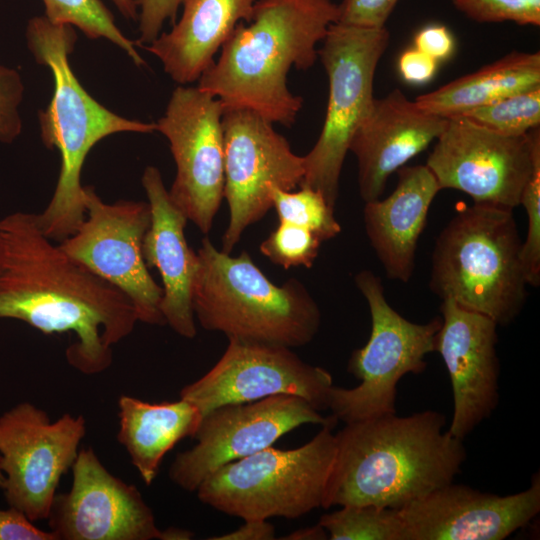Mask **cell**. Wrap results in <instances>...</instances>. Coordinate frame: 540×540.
<instances>
[{
    "label": "cell",
    "mask_w": 540,
    "mask_h": 540,
    "mask_svg": "<svg viewBox=\"0 0 540 540\" xmlns=\"http://www.w3.org/2000/svg\"><path fill=\"white\" fill-rule=\"evenodd\" d=\"M194 534L183 528L169 527L163 530V540H189Z\"/></svg>",
    "instance_id": "cell-42"
},
{
    "label": "cell",
    "mask_w": 540,
    "mask_h": 540,
    "mask_svg": "<svg viewBox=\"0 0 540 540\" xmlns=\"http://www.w3.org/2000/svg\"><path fill=\"white\" fill-rule=\"evenodd\" d=\"M272 208L279 222H287L303 227L322 242L337 236L341 227L332 208L320 191L300 186L298 191H285L276 186L270 189Z\"/></svg>",
    "instance_id": "cell-28"
},
{
    "label": "cell",
    "mask_w": 540,
    "mask_h": 540,
    "mask_svg": "<svg viewBox=\"0 0 540 540\" xmlns=\"http://www.w3.org/2000/svg\"><path fill=\"white\" fill-rule=\"evenodd\" d=\"M184 0H135L139 8V38L136 45L147 46L159 35L167 20H174Z\"/></svg>",
    "instance_id": "cell-35"
},
{
    "label": "cell",
    "mask_w": 540,
    "mask_h": 540,
    "mask_svg": "<svg viewBox=\"0 0 540 540\" xmlns=\"http://www.w3.org/2000/svg\"><path fill=\"white\" fill-rule=\"evenodd\" d=\"M446 122L447 118L421 109L399 89L375 98L349 145L357 159L362 200L379 199L389 176L436 140Z\"/></svg>",
    "instance_id": "cell-20"
},
{
    "label": "cell",
    "mask_w": 540,
    "mask_h": 540,
    "mask_svg": "<svg viewBox=\"0 0 540 540\" xmlns=\"http://www.w3.org/2000/svg\"><path fill=\"white\" fill-rule=\"evenodd\" d=\"M0 540H58L52 531L39 529L25 514L9 507L0 509Z\"/></svg>",
    "instance_id": "cell-36"
},
{
    "label": "cell",
    "mask_w": 540,
    "mask_h": 540,
    "mask_svg": "<svg viewBox=\"0 0 540 540\" xmlns=\"http://www.w3.org/2000/svg\"><path fill=\"white\" fill-rule=\"evenodd\" d=\"M23 92L20 74L0 65V142L11 143L22 131L19 105Z\"/></svg>",
    "instance_id": "cell-33"
},
{
    "label": "cell",
    "mask_w": 540,
    "mask_h": 540,
    "mask_svg": "<svg viewBox=\"0 0 540 540\" xmlns=\"http://www.w3.org/2000/svg\"><path fill=\"white\" fill-rule=\"evenodd\" d=\"M85 218L59 246L90 271L121 290L133 303L138 321L165 325L163 296L143 257L150 225L148 202H104L94 188L84 187Z\"/></svg>",
    "instance_id": "cell-13"
},
{
    "label": "cell",
    "mask_w": 540,
    "mask_h": 540,
    "mask_svg": "<svg viewBox=\"0 0 540 540\" xmlns=\"http://www.w3.org/2000/svg\"><path fill=\"white\" fill-rule=\"evenodd\" d=\"M257 0H184L180 20L145 49L178 84L198 81L238 23L249 22Z\"/></svg>",
    "instance_id": "cell-23"
},
{
    "label": "cell",
    "mask_w": 540,
    "mask_h": 540,
    "mask_svg": "<svg viewBox=\"0 0 540 540\" xmlns=\"http://www.w3.org/2000/svg\"><path fill=\"white\" fill-rule=\"evenodd\" d=\"M334 426L304 445L265 448L216 470L197 488L198 499L243 520L296 519L322 507L336 453Z\"/></svg>",
    "instance_id": "cell-7"
},
{
    "label": "cell",
    "mask_w": 540,
    "mask_h": 540,
    "mask_svg": "<svg viewBox=\"0 0 540 540\" xmlns=\"http://www.w3.org/2000/svg\"><path fill=\"white\" fill-rule=\"evenodd\" d=\"M445 416L426 410L345 424L322 507L375 505L399 509L453 482L466 460L462 439L444 430Z\"/></svg>",
    "instance_id": "cell-2"
},
{
    "label": "cell",
    "mask_w": 540,
    "mask_h": 540,
    "mask_svg": "<svg viewBox=\"0 0 540 540\" xmlns=\"http://www.w3.org/2000/svg\"><path fill=\"white\" fill-rule=\"evenodd\" d=\"M520 205L525 208L528 228L521 245V260L528 285L540 284V157L523 189Z\"/></svg>",
    "instance_id": "cell-31"
},
{
    "label": "cell",
    "mask_w": 540,
    "mask_h": 540,
    "mask_svg": "<svg viewBox=\"0 0 540 540\" xmlns=\"http://www.w3.org/2000/svg\"><path fill=\"white\" fill-rule=\"evenodd\" d=\"M333 384L324 368L303 361L291 348L229 340L218 362L180 391L202 417L229 404L275 395L303 398L318 411L328 409Z\"/></svg>",
    "instance_id": "cell-16"
},
{
    "label": "cell",
    "mask_w": 540,
    "mask_h": 540,
    "mask_svg": "<svg viewBox=\"0 0 540 540\" xmlns=\"http://www.w3.org/2000/svg\"><path fill=\"white\" fill-rule=\"evenodd\" d=\"M337 422L333 415L325 417L293 395L224 405L202 417L193 436L197 443L176 456L169 477L183 490L194 492L219 468L272 446L299 426H335Z\"/></svg>",
    "instance_id": "cell-15"
},
{
    "label": "cell",
    "mask_w": 540,
    "mask_h": 540,
    "mask_svg": "<svg viewBox=\"0 0 540 540\" xmlns=\"http://www.w3.org/2000/svg\"><path fill=\"white\" fill-rule=\"evenodd\" d=\"M400 0H342L337 23L381 29Z\"/></svg>",
    "instance_id": "cell-34"
},
{
    "label": "cell",
    "mask_w": 540,
    "mask_h": 540,
    "mask_svg": "<svg viewBox=\"0 0 540 540\" xmlns=\"http://www.w3.org/2000/svg\"><path fill=\"white\" fill-rule=\"evenodd\" d=\"M3 256H4V245H3L2 237L0 235V269H1V266H2V262H3Z\"/></svg>",
    "instance_id": "cell-43"
},
{
    "label": "cell",
    "mask_w": 540,
    "mask_h": 540,
    "mask_svg": "<svg viewBox=\"0 0 540 540\" xmlns=\"http://www.w3.org/2000/svg\"><path fill=\"white\" fill-rule=\"evenodd\" d=\"M456 117L508 136H520L540 125V86L468 110Z\"/></svg>",
    "instance_id": "cell-29"
},
{
    "label": "cell",
    "mask_w": 540,
    "mask_h": 540,
    "mask_svg": "<svg viewBox=\"0 0 540 540\" xmlns=\"http://www.w3.org/2000/svg\"><path fill=\"white\" fill-rule=\"evenodd\" d=\"M389 39L385 27L334 23L318 50L329 81L328 103L321 133L304 156L305 174L300 186L320 191L334 209L343 163L356 129L374 102L375 72Z\"/></svg>",
    "instance_id": "cell-9"
},
{
    "label": "cell",
    "mask_w": 540,
    "mask_h": 540,
    "mask_svg": "<svg viewBox=\"0 0 540 540\" xmlns=\"http://www.w3.org/2000/svg\"><path fill=\"white\" fill-rule=\"evenodd\" d=\"M86 434L82 415L51 422L39 407L22 402L0 416L2 490L9 507L31 521L47 520L63 474L72 468Z\"/></svg>",
    "instance_id": "cell-12"
},
{
    "label": "cell",
    "mask_w": 540,
    "mask_h": 540,
    "mask_svg": "<svg viewBox=\"0 0 540 540\" xmlns=\"http://www.w3.org/2000/svg\"><path fill=\"white\" fill-rule=\"evenodd\" d=\"M45 16L53 23L70 24L88 38H105L121 48L137 66L144 60L136 42L128 39L117 27L114 17L101 0H42Z\"/></svg>",
    "instance_id": "cell-27"
},
{
    "label": "cell",
    "mask_w": 540,
    "mask_h": 540,
    "mask_svg": "<svg viewBox=\"0 0 540 540\" xmlns=\"http://www.w3.org/2000/svg\"><path fill=\"white\" fill-rule=\"evenodd\" d=\"M76 39L70 24L53 23L45 15L28 21L27 46L38 63L49 67L54 78L51 101L39 115L41 137L47 148L58 149L61 158L55 191L44 211L36 215L42 232L60 242L72 235L85 218L81 172L92 147L114 133L157 131L156 123L121 117L88 94L69 64Z\"/></svg>",
    "instance_id": "cell-4"
},
{
    "label": "cell",
    "mask_w": 540,
    "mask_h": 540,
    "mask_svg": "<svg viewBox=\"0 0 540 540\" xmlns=\"http://www.w3.org/2000/svg\"><path fill=\"white\" fill-rule=\"evenodd\" d=\"M72 474L71 489L56 494L47 518L58 540H163L136 486L111 474L92 448L79 450Z\"/></svg>",
    "instance_id": "cell-17"
},
{
    "label": "cell",
    "mask_w": 540,
    "mask_h": 540,
    "mask_svg": "<svg viewBox=\"0 0 540 540\" xmlns=\"http://www.w3.org/2000/svg\"><path fill=\"white\" fill-rule=\"evenodd\" d=\"M521 245L513 210L464 207L435 240L429 287L441 300L507 325L526 301Z\"/></svg>",
    "instance_id": "cell-6"
},
{
    "label": "cell",
    "mask_w": 540,
    "mask_h": 540,
    "mask_svg": "<svg viewBox=\"0 0 540 540\" xmlns=\"http://www.w3.org/2000/svg\"><path fill=\"white\" fill-rule=\"evenodd\" d=\"M118 441L146 485L152 484L164 456L182 439L194 436L202 415L190 401L149 403L122 395L118 401Z\"/></svg>",
    "instance_id": "cell-24"
},
{
    "label": "cell",
    "mask_w": 540,
    "mask_h": 540,
    "mask_svg": "<svg viewBox=\"0 0 540 540\" xmlns=\"http://www.w3.org/2000/svg\"><path fill=\"white\" fill-rule=\"evenodd\" d=\"M453 3L477 22L510 21L519 25H540V0H453Z\"/></svg>",
    "instance_id": "cell-32"
},
{
    "label": "cell",
    "mask_w": 540,
    "mask_h": 540,
    "mask_svg": "<svg viewBox=\"0 0 540 540\" xmlns=\"http://www.w3.org/2000/svg\"><path fill=\"white\" fill-rule=\"evenodd\" d=\"M119 12L128 20L138 19V8L135 0H112Z\"/></svg>",
    "instance_id": "cell-41"
},
{
    "label": "cell",
    "mask_w": 540,
    "mask_h": 540,
    "mask_svg": "<svg viewBox=\"0 0 540 540\" xmlns=\"http://www.w3.org/2000/svg\"><path fill=\"white\" fill-rule=\"evenodd\" d=\"M538 86L540 53L514 51L414 101L429 113L451 118Z\"/></svg>",
    "instance_id": "cell-25"
},
{
    "label": "cell",
    "mask_w": 540,
    "mask_h": 540,
    "mask_svg": "<svg viewBox=\"0 0 540 540\" xmlns=\"http://www.w3.org/2000/svg\"><path fill=\"white\" fill-rule=\"evenodd\" d=\"M330 540H405L398 509L375 505H346L324 514L318 522Z\"/></svg>",
    "instance_id": "cell-26"
},
{
    "label": "cell",
    "mask_w": 540,
    "mask_h": 540,
    "mask_svg": "<svg viewBox=\"0 0 540 540\" xmlns=\"http://www.w3.org/2000/svg\"><path fill=\"white\" fill-rule=\"evenodd\" d=\"M440 311L436 352L445 363L453 391L448 431L464 440L499 402L498 325L450 299L442 300Z\"/></svg>",
    "instance_id": "cell-19"
},
{
    "label": "cell",
    "mask_w": 540,
    "mask_h": 540,
    "mask_svg": "<svg viewBox=\"0 0 540 540\" xmlns=\"http://www.w3.org/2000/svg\"><path fill=\"white\" fill-rule=\"evenodd\" d=\"M245 523L237 529L219 536L209 537V540H273L274 526L263 519L244 520Z\"/></svg>",
    "instance_id": "cell-39"
},
{
    "label": "cell",
    "mask_w": 540,
    "mask_h": 540,
    "mask_svg": "<svg viewBox=\"0 0 540 540\" xmlns=\"http://www.w3.org/2000/svg\"><path fill=\"white\" fill-rule=\"evenodd\" d=\"M284 540H325L328 539L326 530L319 524L311 527L299 528L296 531L281 537Z\"/></svg>",
    "instance_id": "cell-40"
},
{
    "label": "cell",
    "mask_w": 540,
    "mask_h": 540,
    "mask_svg": "<svg viewBox=\"0 0 540 540\" xmlns=\"http://www.w3.org/2000/svg\"><path fill=\"white\" fill-rule=\"evenodd\" d=\"M3 481H4V475H3L2 471H1V468H0V489L2 488Z\"/></svg>",
    "instance_id": "cell-44"
},
{
    "label": "cell",
    "mask_w": 540,
    "mask_h": 540,
    "mask_svg": "<svg viewBox=\"0 0 540 540\" xmlns=\"http://www.w3.org/2000/svg\"><path fill=\"white\" fill-rule=\"evenodd\" d=\"M192 293L202 328L228 340L301 347L321 325V311L306 287L291 278L276 285L243 251L238 257L217 249L208 237L198 252Z\"/></svg>",
    "instance_id": "cell-5"
},
{
    "label": "cell",
    "mask_w": 540,
    "mask_h": 540,
    "mask_svg": "<svg viewBox=\"0 0 540 540\" xmlns=\"http://www.w3.org/2000/svg\"><path fill=\"white\" fill-rule=\"evenodd\" d=\"M0 235V318L44 334L72 332L77 339L66 349L68 363L88 375L106 370L112 346L138 322L131 300L55 245L35 213L6 215Z\"/></svg>",
    "instance_id": "cell-1"
},
{
    "label": "cell",
    "mask_w": 540,
    "mask_h": 540,
    "mask_svg": "<svg viewBox=\"0 0 540 540\" xmlns=\"http://www.w3.org/2000/svg\"><path fill=\"white\" fill-rule=\"evenodd\" d=\"M397 185L385 199L365 202V232L389 279L406 283L415 268L418 240L429 208L441 190L425 165L402 166Z\"/></svg>",
    "instance_id": "cell-22"
},
{
    "label": "cell",
    "mask_w": 540,
    "mask_h": 540,
    "mask_svg": "<svg viewBox=\"0 0 540 540\" xmlns=\"http://www.w3.org/2000/svg\"><path fill=\"white\" fill-rule=\"evenodd\" d=\"M398 68L402 78L411 84L430 81L437 70V61L415 47L399 57Z\"/></svg>",
    "instance_id": "cell-38"
},
{
    "label": "cell",
    "mask_w": 540,
    "mask_h": 540,
    "mask_svg": "<svg viewBox=\"0 0 540 540\" xmlns=\"http://www.w3.org/2000/svg\"><path fill=\"white\" fill-rule=\"evenodd\" d=\"M415 48L429 55L437 62L448 59L455 47L450 30L440 24H431L420 29L414 37Z\"/></svg>",
    "instance_id": "cell-37"
},
{
    "label": "cell",
    "mask_w": 540,
    "mask_h": 540,
    "mask_svg": "<svg viewBox=\"0 0 540 540\" xmlns=\"http://www.w3.org/2000/svg\"><path fill=\"white\" fill-rule=\"evenodd\" d=\"M540 157V129L508 136L464 117L447 118L426 166L440 189L468 194L476 204L513 210Z\"/></svg>",
    "instance_id": "cell-10"
},
{
    "label": "cell",
    "mask_w": 540,
    "mask_h": 540,
    "mask_svg": "<svg viewBox=\"0 0 540 540\" xmlns=\"http://www.w3.org/2000/svg\"><path fill=\"white\" fill-rule=\"evenodd\" d=\"M338 16L333 0H257L248 24L238 23L197 87L224 109H249L290 127L303 98L289 90L288 72L313 66L316 45Z\"/></svg>",
    "instance_id": "cell-3"
},
{
    "label": "cell",
    "mask_w": 540,
    "mask_h": 540,
    "mask_svg": "<svg viewBox=\"0 0 540 540\" xmlns=\"http://www.w3.org/2000/svg\"><path fill=\"white\" fill-rule=\"evenodd\" d=\"M322 240L311 231L287 222L277 227L261 243L260 251L272 263L284 269L296 266L312 267Z\"/></svg>",
    "instance_id": "cell-30"
},
{
    "label": "cell",
    "mask_w": 540,
    "mask_h": 540,
    "mask_svg": "<svg viewBox=\"0 0 540 540\" xmlns=\"http://www.w3.org/2000/svg\"><path fill=\"white\" fill-rule=\"evenodd\" d=\"M354 281L369 306L371 333L348 361L347 370L359 384L330 391L328 409L345 424L396 413L398 382L426 369L425 357L436 352L442 323L441 317L422 324L404 318L389 305L381 279L370 270L360 271Z\"/></svg>",
    "instance_id": "cell-8"
},
{
    "label": "cell",
    "mask_w": 540,
    "mask_h": 540,
    "mask_svg": "<svg viewBox=\"0 0 540 540\" xmlns=\"http://www.w3.org/2000/svg\"><path fill=\"white\" fill-rule=\"evenodd\" d=\"M398 512L405 540H503L540 512V474L527 489L505 496L451 482Z\"/></svg>",
    "instance_id": "cell-18"
},
{
    "label": "cell",
    "mask_w": 540,
    "mask_h": 540,
    "mask_svg": "<svg viewBox=\"0 0 540 540\" xmlns=\"http://www.w3.org/2000/svg\"><path fill=\"white\" fill-rule=\"evenodd\" d=\"M223 112L216 97L197 86L179 85L156 123L176 163L169 196L204 234L211 230L224 198Z\"/></svg>",
    "instance_id": "cell-14"
},
{
    "label": "cell",
    "mask_w": 540,
    "mask_h": 540,
    "mask_svg": "<svg viewBox=\"0 0 540 540\" xmlns=\"http://www.w3.org/2000/svg\"><path fill=\"white\" fill-rule=\"evenodd\" d=\"M222 128L229 222L221 250L231 254L245 229L272 208V186L285 191L300 186L305 159L292 151L272 122L249 109H224Z\"/></svg>",
    "instance_id": "cell-11"
},
{
    "label": "cell",
    "mask_w": 540,
    "mask_h": 540,
    "mask_svg": "<svg viewBox=\"0 0 540 540\" xmlns=\"http://www.w3.org/2000/svg\"><path fill=\"white\" fill-rule=\"evenodd\" d=\"M141 182L151 212L143 239V257L147 266L155 267L161 276L165 324L191 339L197 333L192 293L199 259L185 237L188 219L171 200L158 168L147 166Z\"/></svg>",
    "instance_id": "cell-21"
}]
</instances>
